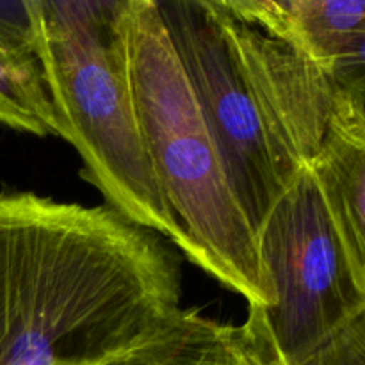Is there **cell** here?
Listing matches in <instances>:
<instances>
[{
	"label": "cell",
	"instance_id": "2",
	"mask_svg": "<svg viewBox=\"0 0 365 365\" xmlns=\"http://www.w3.org/2000/svg\"><path fill=\"white\" fill-rule=\"evenodd\" d=\"M235 198L259 230L319 150L339 78L303 46L277 0H155Z\"/></svg>",
	"mask_w": 365,
	"mask_h": 365
},
{
	"label": "cell",
	"instance_id": "10",
	"mask_svg": "<svg viewBox=\"0 0 365 365\" xmlns=\"http://www.w3.org/2000/svg\"><path fill=\"white\" fill-rule=\"evenodd\" d=\"M307 365H365V317L346 328Z\"/></svg>",
	"mask_w": 365,
	"mask_h": 365
},
{
	"label": "cell",
	"instance_id": "6",
	"mask_svg": "<svg viewBox=\"0 0 365 365\" xmlns=\"http://www.w3.org/2000/svg\"><path fill=\"white\" fill-rule=\"evenodd\" d=\"M365 81H341L310 168L353 255L365 264Z\"/></svg>",
	"mask_w": 365,
	"mask_h": 365
},
{
	"label": "cell",
	"instance_id": "3",
	"mask_svg": "<svg viewBox=\"0 0 365 365\" xmlns=\"http://www.w3.org/2000/svg\"><path fill=\"white\" fill-rule=\"evenodd\" d=\"M123 36L139 134L168 212L187 241V259L250 309H266L273 292L257 234L232 191L155 0H130Z\"/></svg>",
	"mask_w": 365,
	"mask_h": 365
},
{
	"label": "cell",
	"instance_id": "5",
	"mask_svg": "<svg viewBox=\"0 0 365 365\" xmlns=\"http://www.w3.org/2000/svg\"><path fill=\"white\" fill-rule=\"evenodd\" d=\"M273 303L245 323L271 365H307L365 317V264L349 250L323 187L303 168L257 230Z\"/></svg>",
	"mask_w": 365,
	"mask_h": 365
},
{
	"label": "cell",
	"instance_id": "12",
	"mask_svg": "<svg viewBox=\"0 0 365 365\" xmlns=\"http://www.w3.org/2000/svg\"><path fill=\"white\" fill-rule=\"evenodd\" d=\"M0 13H4V11H2V9H0ZM4 14H6V13H4Z\"/></svg>",
	"mask_w": 365,
	"mask_h": 365
},
{
	"label": "cell",
	"instance_id": "4",
	"mask_svg": "<svg viewBox=\"0 0 365 365\" xmlns=\"http://www.w3.org/2000/svg\"><path fill=\"white\" fill-rule=\"evenodd\" d=\"M59 123L107 205L187 257L143 146L125 57L130 0H18Z\"/></svg>",
	"mask_w": 365,
	"mask_h": 365
},
{
	"label": "cell",
	"instance_id": "11",
	"mask_svg": "<svg viewBox=\"0 0 365 365\" xmlns=\"http://www.w3.org/2000/svg\"><path fill=\"white\" fill-rule=\"evenodd\" d=\"M221 2H227L230 6H237V7H246V6H252L255 0H221Z\"/></svg>",
	"mask_w": 365,
	"mask_h": 365
},
{
	"label": "cell",
	"instance_id": "7",
	"mask_svg": "<svg viewBox=\"0 0 365 365\" xmlns=\"http://www.w3.org/2000/svg\"><path fill=\"white\" fill-rule=\"evenodd\" d=\"M107 365H271L246 323L209 319L198 312L175 314L159 330Z\"/></svg>",
	"mask_w": 365,
	"mask_h": 365
},
{
	"label": "cell",
	"instance_id": "9",
	"mask_svg": "<svg viewBox=\"0 0 365 365\" xmlns=\"http://www.w3.org/2000/svg\"><path fill=\"white\" fill-rule=\"evenodd\" d=\"M0 125L25 134L57 135L59 123L24 21L0 13Z\"/></svg>",
	"mask_w": 365,
	"mask_h": 365
},
{
	"label": "cell",
	"instance_id": "1",
	"mask_svg": "<svg viewBox=\"0 0 365 365\" xmlns=\"http://www.w3.org/2000/svg\"><path fill=\"white\" fill-rule=\"evenodd\" d=\"M168 242L110 205L0 191V365H107L180 312Z\"/></svg>",
	"mask_w": 365,
	"mask_h": 365
},
{
	"label": "cell",
	"instance_id": "8",
	"mask_svg": "<svg viewBox=\"0 0 365 365\" xmlns=\"http://www.w3.org/2000/svg\"><path fill=\"white\" fill-rule=\"evenodd\" d=\"M307 50L339 81H365V0H277Z\"/></svg>",
	"mask_w": 365,
	"mask_h": 365
}]
</instances>
